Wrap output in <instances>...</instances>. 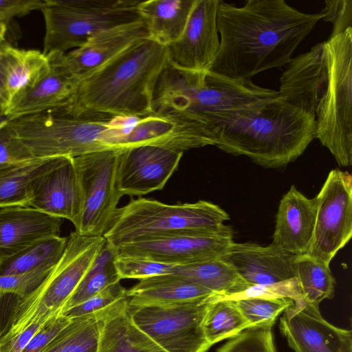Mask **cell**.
Wrapping results in <instances>:
<instances>
[{"label": "cell", "mask_w": 352, "mask_h": 352, "mask_svg": "<svg viewBox=\"0 0 352 352\" xmlns=\"http://www.w3.org/2000/svg\"><path fill=\"white\" fill-rule=\"evenodd\" d=\"M322 14H307L283 0H248L241 7L219 0L218 52L208 71L232 80L286 65Z\"/></svg>", "instance_id": "1"}, {"label": "cell", "mask_w": 352, "mask_h": 352, "mask_svg": "<svg viewBox=\"0 0 352 352\" xmlns=\"http://www.w3.org/2000/svg\"><path fill=\"white\" fill-rule=\"evenodd\" d=\"M167 62L166 47L141 39L82 77L70 99L52 111L73 117L151 115L153 91Z\"/></svg>", "instance_id": "2"}, {"label": "cell", "mask_w": 352, "mask_h": 352, "mask_svg": "<svg viewBox=\"0 0 352 352\" xmlns=\"http://www.w3.org/2000/svg\"><path fill=\"white\" fill-rule=\"evenodd\" d=\"M208 120L214 146L266 168H280L295 161L315 138V116L280 96L246 110L212 115Z\"/></svg>", "instance_id": "3"}, {"label": "cell", "mask_w": 352, "mask_h": 352, "mask_svg": "<svg viewBox=\"0 0 352 352\" xmlns=\"http://www.w3.org/2000/svg\"><path fill=\"white\" fill-rule=\"evenodd\" d=\"M251 80L227 78L210 71L180 69L168 61L156 82L154 114L197 132L210 129L212 115L239 112L279 96Z\"/></svg>", "instance_id": "4"}, {"label": "cell", "mask_w": 352, "mask_h": 352, "mask_svg": "<svg viewBox=\"0 0 352 352\" xmlns=\"http://www.w3.org/2000/svg\"><path fill=\"white\" fill-rule=\"evenodd\" d=\"M327 83L315 113V138L340 166L352 163V28L322 43Z\"/></svg>", "instance_id": "5"}, {"label": "cell", "mask_w": 352, "mask_h": 352, "mask_svg": "<svg viewBox=\"0 0 352 352\" xmlns=\"http://www.w3.org/2000/svg\"><path fill=\"white\" fill-rule=\"evenodd\" d=\"M105 241L103 236L72 232L63 254L47 277L32 293L19 298L10 327L1 337L13 336L33 323L44 322L61 313Z\"/></svg>", "instance_id": "6"}, {"label": "cell", "mask_w": 352, "mask_h": 352, "mask_svg": "<svg viewBox=\"0 0 352 352\" xmlns=\"http://www.w3.org/2000/svg\"><path fill=\"white\" fill-rule=\"evenodd\" d=\"M220 206L207 201L166 204L138 198L117 210L103 237L111 245L185 230H218L229 220Z\"/></svg>", "instance_id": "7"}, {"label": "cell", "mask_w": 352, "mask_h": 352, "mask_svg": "<svg viewBox=\"0 0 352 352\" xmlns=\"http://www.w3.org/2000/svg\"><path fill=\"white\" fill-rule=\"evenodd\" d=\"M34 158L75 157L106 146L115 118L73 117L48 110L9 121Z\"/></svg>", "instance_id": "8"}, {"label": "cell", "mask_w": 352, "mask_h": 352, "mask_svg": "<svg viewBox=\"0 0 352 352\" xmlns=\"http://www.w3.org/2000/svg\"><path fill=\"white\" fill-rule=\"evenodd\" d=\"M43 53H66L94 34L140 19L137 0H45Z\"/></svg>", "instance_id": "9"}, {"label": "cell", "mask_w": 352, "mask_h": 352, "mask_svg": "<svg viewBox=\"0 0 352 352\" xmlns=\"http://www.w3.org/2000/svg\"><path fill=\"white\" fill-rule=\"evenodd\" d=\"M122 149L100 150L74 157L81 200L80 212L74 225L78 234L103 236L109 230L122 197L116 189Z\"/></svg>", "instance_id": "10"}, {"label": "cell", "mask_w": 352, "mask_h": 352, "mask_svg": "<svg viewBox=\"0 0 352 352\" xmlns=\"http://www.w3.org/2000/svg\"><path fill=\"white\" fill-rule=\"evenodd\" d=\"M210 298L128 309L135 324L166 352H206L212 345L203 329Z\"/></svg>", "instance_id": "11"}, {"label": "cell", "mask_w": 352, "mask_h": 352, "mask_svg": "<svg viewBox=\"0 0 352 352\" xmlns=\"http://www.w3.org/2000/svg\"><path fill=\"white\" fill-rule=\"evenodd\" d=\"M233 230H185L147 236L113 246L117 256H137L175 265L221 258L234 243Z\"/></svg>", "instance_id": "12"}, {"label": "cell", "mask_w": 352, "mask_h": 352, "mask_svg": "<svg viewBox=\"0 0 352 352\" xmlns=\"http://www.w3.org/2000/svg\"><path fill=\"white\" fill-rule=\"evenodd\" d=\"M316 219L309 255L327 265L352 236V177L331 170L314 197Z\"/></svg>", "instance_id": "13"}, {"label": "cell", "mask_w": 352, "mask_h": 352, "mask_svg": "<svg viewBox=\"0 0 352 352\" xmlns=\"http://www.w3.org/2000/svg\"><path fill=\"white\" fill-rule=\"evenodd\" d=\"M283 313L280 330L295 352H352L351 331L328 322L318 306L302 298Z\"/></svg>", "instance_id": "14"}, {"label": "cell", "mask_w": 352, "mask_h": 352, "mask_svg": "<svg viewBox=\"0 0 352 352\" xmlns=\"http://www.w3.org/2000/svg\"><path fill=\"white\" fill-rule=\"evenodd\" d=\"M183 153L155 146L122 148L116 171L118 192L122 196H141L162 190L177 168Z\"/></svg>", "instance_id": "15"}, {"label": "cell", "mask_w": 352, "mask_h": 352, "mask_svg": "<svg viewBox=\"0 0 352 352\" xmlns=\"http://www.w3.org/2000/svg\"><path fill=\"white\" fill-rule=\"evenodd\" d=\"M219 0H197L180 38L167 48L168 60L180 69L208 71L218 52Z\"/></svg>", "instance_id": "16"}, {"label": "cell", "mask_w": 352, "mask_h": 352, "mask_svg": "<svg viewBox=\"0 0 352 352\" xmlns=\"http://www.w3.org/2000/svg\"><path fill=\"white\" fill-rule=\"evenodd\" d=\"M109 145L119 149L155 146L184 153L210 144L171 120L152 113L142 118H123Z\"/></svg>", "instance_id": "17"}, {"label": "cell", "mask_w": 352, "mask_h": 352, "mask_svg": "<svg viewBox=\"0 0 352 352\" xmlns=\"http://www.w3.org/2000/svg\"><path fill=\"white\" fill-rule=\"evenodd\" d=\"M28 206L61 219L74 225L78 218L80 191L74 157H63L32 184Z\"/></svg>", "instance_id": "18"}, {"label": "cell", "mask_w": 352, "mask_h": 352, "mask_svg": "<svg viewBox=\"0 0 352 352\" xmlns=\"http://www.w3.org/2000/svg\"><path fill=\"white\" fill-rule=\"evenodd\" d=\"M280 78L279 95L288 102L315 116L327 83L323 43H317L286 65Z\"/></svg>", "instance_id": "19"}, {"label": "cell", "mask_w": 352, "mask_h": 352, "mask_svg": "<svg viewBox=\"0 0 352 352\" xmlns=\"http://www.w3.org/2000/svg\"><path fill=\"white\" fill-rule=\"evenodd\" d=\"M145 38L148 33L140 19L94 34L81 46L65 53L63 62L72 74L81 79Z\"/></svg>", "instance_id": "20"}, {"label": "cell", "mask_w": 352, "mask_h": 352, "mask_svg": "<svg viewBox=\"0 0 352 352\" xmlns=\"http://www.w3.org/2000/svg\"><path fill=\"white\" fill-rule=\"evenodd\" d=\"M294 256L273 244L233 243L221 258L250 286L285 281L294 277Z\"/></svg>", "instance_id": "21"}, {"label": "cell", "mask_w": 352, "mask_h": 352, "mask_svg": "<svg viewBox=\"0 0 352 352\" xmlns=\"http://www.w3.org/2000/svg\"><path fill=\"white\" fill-rule=\"evenodd\" d=\"M316 213L315 199L307 198L292 185L280 201L272 244L294 256L308 254Z\"/></svg>", "instance_id": "22"}, {"label": "cell", "mask_w": 352, "mask_h": 352, "mask_svg": "<svg viewBox=\"0 0 352 352\" xmlns=\"http://www.w3.org/2000/svg\"><path fill=\"white\" fill-rule=\"evenodd\" d=\"M63 54L53 52L47 55L50 64V72L13 100L6 113L10 120L57 109L70 99L80 78L67 70L63 62Z\"/></svg>", "instance_id": "23"}, {"label": "cell", "mask_w": 352, "mask_h": 352, "mask_svg": "<svg viewBox=\"0 0 352 352\" xmlns=\"http://www.w3.org/2000/svg\"><path fill=\"white\" fill-rule=\"evenodd\" d=\"M63 219L29 206L0 209V261L34 243L59 236Z\"/></svg>", "instance_id": "24"}, {"label": "cell", "mask_w": 352, "mask_h": 352, "mask_svg": "<svg viewBox=\"0 0 352 352\" xmlns=\"http://www.w3.org/2000/svg\"><path fill=\"white\" fill-rule=\"evenodd\" d=\"M97 352H166L133 322L127 297L102 311Z\"/></svg>", "instance_id": "25"}, {"label": "cell", "mask_w": 352, "mask_h": 352, "mask_svg": "<svg viewBox=\"0 0 352 352\" xmlns=\"http://www.w3.org/2000/svg\"><path fill=\"white\" fill-rule=\"evenodd\" d=\"M50 71L48 57L43 52L19 49L6 42L0 45V77L10 104L18 96L34 86Z\"/></svg>", "instance_id": "26"}, {"label": "cell", "mask_w": 352, "mask_h": 352, "mask_svg": "<svg viewBox=\"0 0 352 352\" xmlns=\"http://www.w3.org/2000/svg\"><path fill=\"white\" fill-rule=\"evenodd\" d=\"M126 294L131 306L177 305L217 296L208 289L170 274L141 279L126 289Z\"/></svg>", "instance_id": "27"}, {"label": "cell", "mask_w": 352, "mask_h": 352, "mask_svg": "<svg viewBox=\"0 0 352 352\" xmlns=\"http://www.w3.org/2000/svg\"><path fill=\"white\" fill-rule=\"evenodd\" d=\"M197 0L140 1L138 10L148 38L167 47L183 34Z\"/></svg>", "instance_id": "28"}, {"label": "cell", "mask_w": 352, "mask_h": 352, "mask_svg": "<svg viewBox=\"0 0 352 352\" xmlns=\"http://www.w3.org/2000/svg\"><path fill=\"white\" fill-rule=\"evenodd\" d=\"M170 274L208 289L219 298L239 294L250 286L231 265L221 258L175 265Z\"/></svg>", "instance_id": "29"}, {"label": "cell", "mask_w": 352, "mask_h": 352, "mask_svg": "<svg viewBox=\"0 0 352 352\" xmlns=\"http://www.w3.org/2000/svg\"><path fill=\"white\" fill-rule=\"evenodd\" d=\"M63 157L34 158L0 166V208L28 206L34 181L56 166Z\"/></svg>", "instance_id": "30"}, {"label": "cell", "mask_w": 352, "mask_h": 352, "mask_svg": "<svg viewBox=\"0 0 352 352\" xmlns=\"http://www.w3.org/2000/svg\"><path fill=\"white\" fill-rule=\"evenodd\" d=\"M67 237L50 236L0 261L1 274L28 273L53 268L63 254Z\"/></svg>", "instance_id": "31"}, {"label": "cell", "mask_w": 352, "mask_h": 352, "mask_svg": "<svg viewBox=\"0 0 352 352\" xmlns=\"http://www.w3.org/2000/svg\"><path fill=\"white\" fill-rule=\"evenodd\" d=\"M294 277L302 298L316 306L334 295L336 280L329 265L316 260L309 254L294 258Z\"/></svg>", "instance_id": "32"}, {"label": "cell", "mask_w": 352, "mask_h": 352, "mask_svg": "<svg viewBox=\"0 0 352 352\" xmlns=\"http://www.w3.org/2000/svg\"><path fill=\"white\" fill-rule=\"evenodd\" d=\"M115 248L105 241L83 278L65 303L63 311L86 300L120 280L115 266Z\"/></svg>", "instance_id": "33"}, {"label": "cell", "mask_w": 352, "mask_h": 352, "mask_svg": "<svg viewBox=\"0 0 352 352\" xmlns=\"http://www.w3.org/2000/svg\"><path fill=\"white\" fill-rule=\"evenodd\" d=\"M102 312L71 318L43 352H97Z\"/></svg>", "instance_id": "34"}, {"label": "cell", "mask_w": 352, "mask_h": 352, "mask_svg": "<svg viewBox=\"0 0 352 352\" xmlns=\"http://www.w3.org/2000/svg\"><path fill=\"white\" fill-rule=\"evenodd\" d=\"M248 327V322L233 300L217 298L216 296L210 298L203 329L206 340L212 346Z\"/></svg>", "instance_id": "35"}, {"label": "cell", "mask_w": 352, "mask_h": 352, "mask_svg": "<svg viewBox=\"0 0 352 352\" xmlns=\"http://www.w3.org/2000/svg\"><path fill=\"white\" fill-rule=\"evenodd\" d=\"M234 301L250 327H272L276 318L292 305L289 298H243Z\"/></svg>", "instance_id": "36"}, {"label": "cell", "mask_w": 352, "mask_h": 352, "mask_svg": "<svg viewBox=\"0 0 352 352\" xmlns=\"http://www.w3.org/2000/svg\"><path fill=\"white\" fill-rule=\"evenodd\" d=\"M217 352H276L272 327H248L230 338Z\"/></svg>", "instance_id": "37"}, {"label": "cell", "mask_w": 352, "mask_h": 352, "mask_svg": "<svg viewBox=\"0 0 352 352\" xmlns=\"http://www.w3.org/2000/svg\"><path fill=\"white\" fill-rule=\"evenodd\" d=\"M114 263L120 280L169 274L175 265L137 256H117Z\"/></svg>", "instance_id": "38"}, {"label": "cell", "mask_w": 352, "mask_h": 352, "mask_svg": "<svg viewBox=\"0 0 352 352\" xmlns=\"http://www.w3.org/2000/svg\"><path fill=\"white\" fill-rule=\"evenodd\" d=\"M126 289L121 285L119 281L60 314L69 318H74L98 313L126 298Z\"/></svg>", "instance_id": "39"}, {"label": "cell", "mask_w": 352, "mask_h": 352, "mask_svg": "<svg viewBox=\"0 0 352 352\" xmlns=\"http://www.w3.org/2000/svg\"><path fill=\"white\" fill-rule=\"evenodd\" d=\"M217 298L236 300L243 298H289L294 302L302 298L298 282L295 278L267 285H255L249 286L242 292Z\"/></svg>", "instance_id": "40"}, {"label": "cell", "mask_w": 352, "mask_h": 352, "mask_svg": "<svg viewBox=\"0 0 352 352\" xmlns=\"http://www.w3.org/2000/svg\"><path fill=\"white\" fill-rule=\"evenodd\" d=\"M53 268L41 269L24 274H1L0 294H11L23 298L34 291Z\"/></svg>", "instance_id": "41"}, {"label": "cell", "mask_w": 352, "mask_h": 352, "mask_svg": "<svg viewBox=\"0 0 352 352\" xmlns=\"http://www.w3.org/2000/svg\"><path fill=\"white\" fill-rule=\"evenodd\" d=\"M34 158L9 122L0 126V166L26 162Z\"/></svg>", "instance_id": "42"}, {"label": "cell", "mask_w": 352, "mask_h": 352, "mask_svg": "<svg viewBox=\"0 0 352 352\" xmlns=\"http://www.w3.org/2000/svg\"><path fill=\"white\" fill-rule=\"evenodd\" d=\"M324 3V8L320 13L324 21L330 22L333 25L330 37L352 28L351 0H328Z\"/></svg>", "instance_id": "43"}, {"label": "cell", "mask_w": 352, "mask_h": 352, "mask_svg": "<svg viewBox=\"0 0 352 352\" xmlns=\"http://www.w3.org/2000/svg\"><path fill=\"white\" fill-rule=\"evenodd\" d=\"M70 321L71 318L60 313L50 318L34 335L22 352H43Z\"/></svg>", "instance_id": "44"}, {"label": "cell", "mask_w": 352, "mask_h": 352, "mask_svg": "<svg viewBox=\"0 0 352 352\" xmlns=\"http://www.w3.org/2000/svg\"><path fill=\"white\" fill-rule=\"evenodd\" d=\"M45 4V0H0V21L8 25L14 17L41 10Z\"/></svg>", "instance_id": "45"}, {"label": "cell", "mask_w": 352, "mask_h": 352, "mask_svg": "<svg viewBox=\"0 0 352 352\" xmlns=\"http://www.w3.org/2000/svg\"><path fill=\"white\" fill-rule=\"evenodd\" d=\"M44 322L33 323L13 336L0 338V352H22Z\"/></svg>", "instance_id": "46"}, {"label": "cell", "mask_w": 352, "mask_h": 352, "mask_svg": "<svg viewBox=\"0 0 352 352\" xmlns=\"http://www.w3.org/2000/svg\"><path fill=\"white\" fill-rule=\"evenodd\" d=\"M10 98L2 79L0 77V113L6 115V113L10 107Z\"/></svg>", "instance_id": "47"}, {"label": "cell", "mask_w": 352, "mask_h": 352, "mask_svg": "<svg viewBox=\"0 0 352 352\" xmlns=\"http://www.w3.org/2000/svg\"><path fill=\"white\" fill-rule=\"evenodd\" d=\"M7 30V25L0 21V45L6 42V33Z\"/></svg>", "instance_id": "48"}, {"label": "cell", "mask_w": 352, "mask_h": 352, "mask_svg": "<svg viewBox=\"0 0 352 352\" xmlns=\"http://www.w3.org/2000/svg\"><path fill=\"white\" fill-rule=\"evenodd\" d=\"M9 121L10 119L6 115L0 113V126L8 122Z\"/></svg>", "instance_id": "49"}]
</instances>
